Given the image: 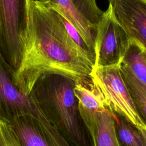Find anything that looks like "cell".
I'll use <instances>...</instances> for the list:
<instances>
[{"mask_svg":"<svg viewBox=\"0 0 146 146\" xmlns=\"http://www.w3.org/2000/svg\"><path fill=\"white\" fill-rule=\"evenodd\" d=\"M129 43L127 33L117 21L108 4L97 26L93 68L120 64Z\"/></svg>","mask_w":146,"mask_h":146,"instance_id":"5","label":"cell"},{"mask_svg":"<svg viewBox=\"0 0 146 146\" xmlns=\"http://www.w3.org/2000/svg\"><path fill=\"white\" fill-rule=\"evenodd\" d=\"M38 1L47 3L69 22L95 54L97 26L104 13L97 0Z\"/></svg>","mask_w":146,"mask_h":146,"instance_id":"6","label":"cell"},{"mask_svg":"<svg viewBox=\"0 0 146 146\" xmlns=\"http://www.w3.org/2000/svg\"><path fill=\"white\" fill-rule=\"evenodd\" d=\"M8 125L21 146H71L38 109L34 114L16 117Z\"/></svg>","mask_w":146,"mask_h":146,"instance_id":"8","label":"cell"},{"mask_svg":"<svg viewBox=\"0 0 146 146\" xmlns=\"http://www.w3.org/2000/svg\"><path fill=\"white\" fill-rule=\"evenodd\" d=\"M27 0H0V49L14 73L22 58Z\"/></svg>","mask_w":146,"mask_h":146,"instance_id":"3","label":"cell"},{"mask_svg":"<svg viewBox=\"0 0 146 146\" xmlns=\"http://www.w3.org/2000/svg\"><path fill=\"white\" fill-rule=\"evenodd\" d=\"M74 93L78 100L80 115L85 121L91 119L96 111L108 108L102 95L90 77L75 81Z\"/></svg>","mask_w":146,"mask_h":146,"instance_id":"11","label":"cell"},{"mask_svg":"<svg viewBox=\"0 0 146 146\" xmlns=\"http://www.w3.org/2000/svg\"><path fill=\"white\" fill-rule=\"evenodd\" d=\"M86 124L94 146H119L115 131L114 117L108 108L96 111Z\"/></svg>","mask_w":146,"mask_h":146,"instance_id":"12","label":"cell"},{"mask_svg":"<svg viewBox=\"0 0 146 146\" xmlns=\"http://www.w3.org/2000/svg\"><path fill=\"white\" fill-rule=\"evenodd\" d=\"M14 73L0 49V121L9 124L16 117L34 114L37 108L13 81Z\"/></svg>","mask_w":146,"mask_h":146,"instance_id":"9","label":"cell"},{"mask_svg":"<svg viewBox=\"0 0 146 146\" xmlns=\"http://www.w3.org/2000/svg\"><path fill=\"white\" fill-rule=\"evenodd\" d=\"M129 39L146 48V0H108Z\"/></svg>","mask_w":146,"mask_h":146,"instance_id":"10","label":"cell"},{"mask_svg":"<svg viewBox=\"0 0 146 146\" xmlns=\"http://www.w3.org/2000/svg\"><path fill=\"white\" fill-rule=\"evenodd\" d=\"M93 67L69 35L61 15L47 3L27 0L22 58L13 81L28 95L42 74L55 73L74 80L90 77Z\"/></svg>","mask_w":146,"mask_h":146,"instance_id":"1","label":"cell"},{"mask_svg":"<svg viewBox=\"0 0 146 146\" xmlns=\"http://www.w3.org/2000/svg\"><path fill=\"white\" fill-rule=\"evenodd\" d=\"M75 81L59 74H44L37 79L28 96L71 146H94L74 93Z\"/></svg>","mask_w":146,"mask_h":146,"instance_id":"2","label":"cell"},{"mask_svg":"<svg viewBox=\"0 0 146 146\" xmlns=\"http://www.w3.org/2000/svg\"><path fill=\"white\" fill-rule=\"evenodd\" d=\"M90 75L109 110L123 116L146 132V123L138 113L121 78L119 64L93 68Z\"/></svg>","mask_w":146,"mask_h":146,"instance_id":"4","label":"cell"},{"mask_svg":"<svg viewBox=\"0 0 146 146\" xmlns=\"http://www.w3.org/2000/svg\"><path fill=\"white\" fill-rule=\"evenodd\" d=\"M114 117L115 131L119 146H146V132L123 116L110 110Z\"/></svg>","mask_w":146,"mask_h":146,"instance_id":"13","label":"cell"},{"mask_svg":"<svg viewBox=\"0 0 146 146\" xmlns=\"http://www.w3.org/2000/svg\"><path fill=\"white\" fill-rule=\"evenodd\" d=\"M119 72L138 113L146 123V48L130 40L119 64Z\"/></svg>","mask_w":146,"mask_h":146,"instance_id":"7","label":"cell"}]
</instances>
